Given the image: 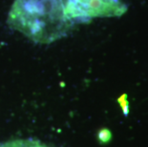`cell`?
Returning a JSON list of instances; mask_svg holds the SVG:
<instances>
[{
    "label": "cell",
    "mask_w": 148,
    "mask_h": 147,
    "mask_svg": "<svg viewBox=\"0 0 148 147\" xmlns=\"http://www.w3.org/2000/svg\"><path fill=\"white\" fill-rule=\"evenodd\" d=\"M0 147H51L34 139H14L0 142Z\"/></svg>",
    "instance_id": "2"
},
{
    "label": "cell",
    "mask_w": 148,
    "mask_h": 147,
    "mask_svg": "<svg viewBox=\"0 0 148 147\" xmlns=\"http://www.w3.org/2000/svg\"><path fill=\"white\" fill-rule=\"evenodd\" d=\"M126 12L122 0H69L66 15L72 23L96 17L121 16Z\"/></svg>",
    "instance_id": "1"
}]
</instances>
